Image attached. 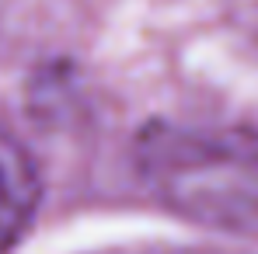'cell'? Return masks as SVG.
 Listing matches in <instances>:
<instances>
[{"instance_id": "1", "label": "cell", "mask_w": 258, "mask_h": 254, "mask_svg": "<svg viewBox=\"0 0 258 254\" xmlns=\"http://www.w3.org/2000/svg\"><path fill=\"white\" fill-rule=\"evenodd\" d=\"M140 167L168 206L216 226H258V139L210 129H154Z\"/></svg>"}, {"instance_id": "2", "label": "cell", "mask_w": 258, "mask_h": 254, "mask_svg": "<svg viewBox=\"0 0 258 254\" xmlns=\"http://www.w3.org/2000/svg\"><path fill=\"white\" fill-rule=\"evenodd\" d=\"M39 202V174L18 139L0 132V254H7L25 233Z\"/></svg>"}]
</instances>
